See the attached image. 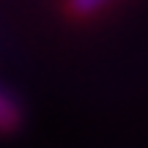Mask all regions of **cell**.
<instances>
[{
    "label": "cell",
    "instance_id": "1",
    "mask_svg": "<svg viewBox=\"0 0 148 148\" xmlns=\"http://www.w3.org/2000/svg\"><path fill=\"white\" fill-rule=\"evenodd\" d=\"M19 118H22L19 104H16L8 93H3V90H0V132L14 129L16 123H19Z\"/></svg>",
    "mask_w": 148,
    "mask_h": 148
},
{
    "label": "cell",
    "instance_id": "2",
    "mask_svg": "<svg viewBox=\"0 0 148 148\" xmlns=\"http://www.w3.org/2000/svg\"><path fill=\"white\" fill-rule=\"evenodd\" d=\"M112 0H69V11L74 16H90V14H96V11H101V8H107Z\"/></svg>",
    "mask_w": 148,
    "mask_h": 148
}]
</instances>
